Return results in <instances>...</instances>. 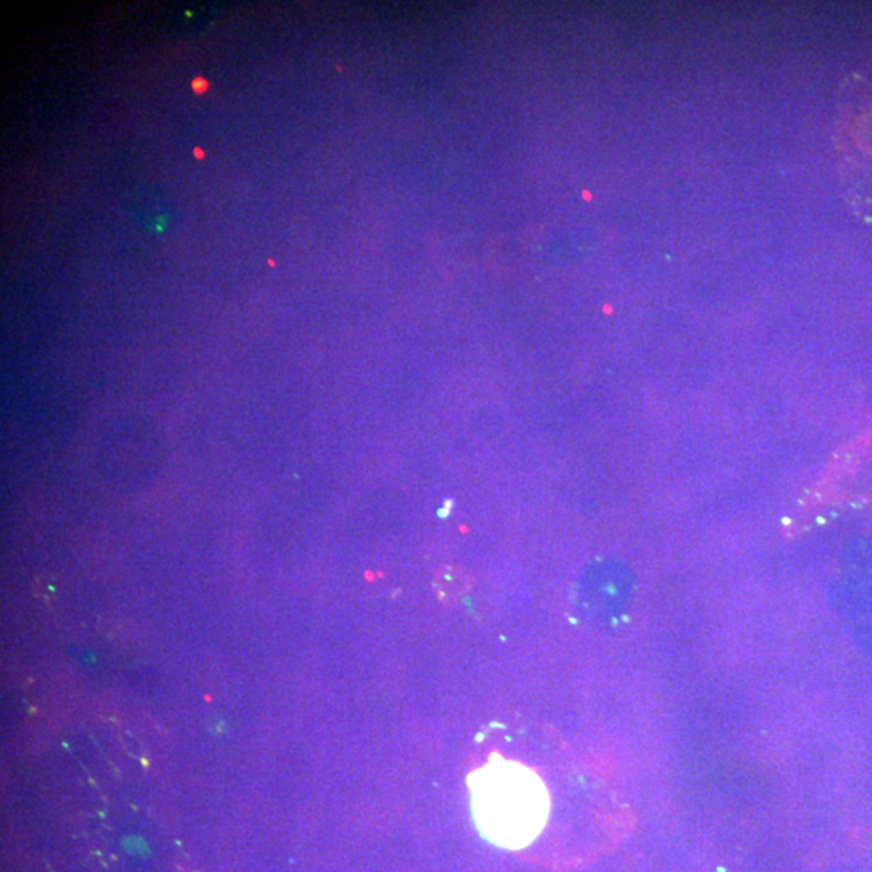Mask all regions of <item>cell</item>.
I'll list each match as a JSON object with an SVG mask.
<instances>
[{
    "instance_id": "1",
    "label": "cell",
    "mask_w": 872,
    "mask_h": 872,
    "mask_svg": "<svg viewBox=\"0 0 872 872\" xmlns=\"http://www.w3.org/2000/svg\"><path fill=\"white\" fill-rule=\"evenodd\" d=\"M469 789L477 828L503 849H524L548 821V790L527 765L495 754L470 774Z\"/></svg>"
},
{
    "instance_id": "2",
    "label": "cell",
    "mask_w": 872,
    "mask_h": 872,
    "mask_svg": "<svg viewBox=\"0 0 872 872\" xmlns=\"http://www.w3.org/2000/svg\"><path fill=\"white\" fill-rule=\"evenodd\" d=\"M59 863L60 872H196L166 814L99 825Z\"/></svg>"
},
{
    "instance_id": "3",
    "label": "cell",
    "mask_w": 872,
    "mask_h": 872,
    "mask_svg": "<svg viewBox=\"0 0 872 872\" xmlns=\"http://www.w3.org/2000/svg\"><path fill=\"white\" fill-rule=\"evenodd\" d=\"M839 145L850 200L872 217V102L853 105L840 130Z\"/></svg>"
},
{
    "instance_id": "4",
    "label": "cell",
    "mask_w": 872,
    "mask_h": 872,
    "mask_svg": "<svg viewBox=\"0 0 872 872\" xmlns=\"http://www.w3.org/2000/svg\"><path fill=\"white\" fill-rule=\"evenodd\" d=\"M473 587L469 574L459 567H445L435 577V591L445 605H455Z\"/></svg>"
}]
</instances>
